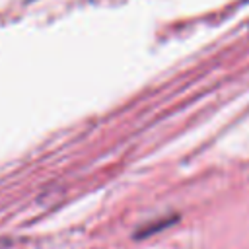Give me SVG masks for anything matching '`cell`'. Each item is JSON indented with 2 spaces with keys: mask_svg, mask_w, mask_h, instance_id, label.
I'll return each mask as SVG.
<instances>
[{
  "mask_svg": "<svg viewBox=\"0 0 249 249\" xmlns=\"http://www.w3.org/2000/svg\"><path fill=\"white\" fill-rule=\"evenodd\" d=\"M177 218L173 216V218H169V220H160V222H156V224H152V228H142L138 233H136V237L140 239V237H146V235H152V233H156V231H160L161 228H167L171 222H175Z\"/></svg>",
  "mask_w": 249,
  "mask_h": 249,
  "instance_id": "cell-1",
  "label": "cell"
}]
</instances>
